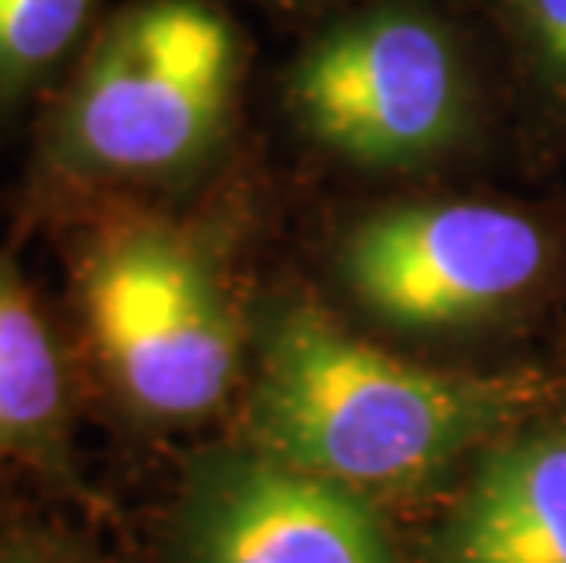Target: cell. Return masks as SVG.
Wrapping results in <instances>:
<instances>
[{
    "label": "cell",
    "mask_w": 566,
    "mask_h": 563,
    "mask_svg": "<svg viewBox=\"0 0 566 563\" xmlns=\"http://www.w3.org/2000/svg\"><path fill=\"white\" fill-rule=\"evenodd\" d=\"M431 563H566V428L512 432L483 450L446 512Z\"/></svg>",
    "instance_id": "cell-8"
},
{
    "label": "cell",
    "mask_w": 566,
    "mask_h": 563,
    "mask_svg": "<svg viewBox=\"0 0 566 563\" xmlns=\"http://www.w3.org/2000/svg\"><path fill=\"white\" fill-rule=\"evenodd\" d=\"M99 0H0V125H11L63 74Z\"/></svg>",
    "instance_id": "cell-9"
},
{
    "label": "cell",
    "mask_w": 566,
    "mask_h": 563,
    "mask_svg": "<svg viewBox=\"0 0 566 563\" xmlns=\"http://www.w3.org/2000/svg\"><path fill=\"white\" fill-rule=\"evenodd\" d=\"M77 352L143 432H187L231 403L249 352L220 234L128 195L52 201Z\"/></svg>",
    "instance_id": "cell-2"
},
{
    "label": "cell",
    "mask_w": 566,
    "mask_h": 563,
    "mask_svg": "<svg viewBox=\"0 0 566 563\" xmlns=\"http://www.w3.org/2000/svg\"><path fill=\"white\" fill-rule=\"evenodd\" d=\"M548 260V234L523 212L493 201H413L347 231L340 279L388 326L446 333L520 304Z\"/></svg>",
    "instance_id": "cell-5"
},
{
    "label": "cell",
    "mask_w": 566,
    "mask_h": 563,
    "mask_svg": "<svg viewBox=\"0 0 566 563\" xmlns=\"http://www.w3.org/2000/svg\"><path fill=\"white\" fill-rule=\"evenodd\" d=\"M289 111L336 158L363 169H413L450 150L468 122L461 52L428 11H363L300 52Z\"/></svg>",
    "instance_id": "cell-4"
},
{
    "label": "cell",
    "mask_w": 566,
    "mask_h": 563,
    "mask_svg": "<svg viewBox=\"0 0 566 563\" xmlns=\"http://www.w3.org/2000/svg\"><path fill=\"white\" fill-rule=\"evenodd\" d=\"M161 563H406L373 501L252 442L198 450L165 520Z\"/></svg>",
    "instance_id": "cell-6"
},
{
    "label": "cell",
    "mask_w": 566,
    "mask_h": 563,
    "mask_svg": "<svg viewBox=\"0 0 566 563\" xmlns=\"http://www.w3.org/2000/svg\"><path fill=\"white\" fill-rule=\"evenodd\" d=\"M0 563H114L63 526L19 517L0 520Z\"/></svg>",
    "instance_id": "cell-11"
},
{
    "label": "cell",
    "mask_w": 566,
    "mask_h": 563,
    "mask_svg": "<svg viewBox=\"0 0 566 563\" xmlns=\"http://www.w3.org/2000/svg\"><path fill=\"white\" fill-rule=\"evenodd\" d=\"M81 403L77 341L0 246V476H27L55 494L81 498Z\"/></svg>",
    "instance_id": "cell-7"
},
{
    "label": "cell",
    "mask_w": 566,
    "mask_h": 563,
    "mask_svg": "<svg viewBox=\"0 0 566 563\" xmlns=\"http://www.w3.org/2000/svg\"><path fill=\"white\" fill-rule=\"evenodd\" d=\"M245 442L363 498L413 494L520 432L541 385L406 363L318 304L285 296L249 319Z\"/></svg>",
    "instance_id": "cell-1"
},
{
    "label": "cell",
    "mask_w": 566,
    "mask_h": 563,
    "mask_svg": "<svg viewBox=\"0 0 566 563\" xmlns=\"http://www.w3.org/2000/svg\"><path fill=\"white\" fill-rule=\"evenodd\" d=\"M537 77L566 100V0H504Z\"/></svg>",
    "instance_id": "cell-10"
},
{
    "label": "cell",
    "mask_w": 566,
    "mask_h": 563,
    "mask_svg": "<svg viewBox=\"0 0 566 563\" xmlns=\"http://www.w3.org/2000/svg\"><path fill=\"white\" fill-rule=\"evenodd\" d=\"M245 52L209 0H136L84 44L38 125L33 206L190 184L234 122Z\"/></svg>",
    "instance_id": "cell-3"
}]
</instances>
